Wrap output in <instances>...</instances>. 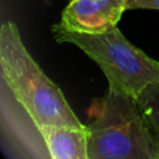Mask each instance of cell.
<instances>
[{
  "label": "cell",
  "instance_id": "1",
  "mask_svg": "<svg viewBox=\"0 0 159 159\" xmlns=\"http://www.w3.org/2000/svg\"><path fill=\"white\" fill-rule=\"evenodd\" d=\"M0 87L39 124L84 128L61 88L41 70L25 47L15 22L0 27Z\"/></svg>",
  "mask_w": 159,
  "mask_h": 159
},
{
  "label": "cell",
  "instance_id": "8",
  "mask_svg": "<svg viewBox=\"0 0 159 159\" xmlns=\"http://www.w3.org/2000/svg\"><path fill=\"white\" fill-rule=\"evenodd\" d=\"M45 1H50V0H45Z\"/></svg>",
  "mask_w": 159,
  "mask_h": 159
},
{
  "label": "cell",
  "instance_id": "3",
  "mask_svg": "<svg viewBox=\"0 0 159 159\" xmlns=\"http://www.w3.org/2000/svg\"><path fill=\"white\" fill-rule=\"evenodd\" d=\"M0 147L10 159H88L86 127L39 124L2 87Z\"/></svg>",
  "mask_w": 159,
  "mask_h": 159
},
{
  "label": "cell",
  "instance_id": "7",
  "mask_svg": "<svg viewBox=\"0 0 159 159\" xmlns=\"http://www.w3.org/2000/svg\"><path fill=\"white\" fill-rule=\"evenodd\" d=\"M159 10V0H127V10Z\"/></svg>",
  "mask_w": 159,
  "mask_h": 159
},
{
  "label": "cell",
  "instance_id": "5",
  "mask_svg": "<svg viewBox=\"0 0 159 159\" xmlns=\"http://www.w3.org/2000/svg\"><path fill=\"white\" fill-rule=\"evenodd\" d=\"M127 0H70L60 25L73 32L102 34L117 27Z\"/></svg>",
  "mask_w": 159,
  "mask_h": 159
},
{
  "label": "cell",
  "instance_id": "2",
  "mask_svg": "<svg viewBox=\"0 0 159 159\" xmlns=\"http://www.w3.org/2000/svg\"><path fill=\"white\" fill-rule=\"evenodd\" d=\"M87 116L88 159H159V139L135 97L108 88Z\"/></svg>",
  "mask_w": 159,
  "mask_h": 159
},
{
  "label": "cell",
  "instance_id": "6",
  "mask_svg": "<svg viewBox=\"0 0 159 159\" xmlns=\"http://www.w3.org/2000/svg\"><path fill=\"white\" fill-rule=\"evenodd\" d=\"M137 99L152 130L159 139V83L149 84Z\"/></svg>",
  "mask_w": 159,
  "mask_h": 159
},
{
  "label": "cell",
  "instance_id": "4",
  "mask_svg": "<svg viewBox=\"0 0 159 159\" xmlns=\"http://www.w3.org/2000/svg\"><path fill=\"white\" fill-rule=\"evenodd\" d=\"M52 35L60 43H71L82 50L103 71L108 88L138 96L152 83H159V62L129 42L116 27L102 34L73 32L58 24Z\"/></svg>",
  "mask_w": 159,
  "mask_h": 159
}]
</instances>
